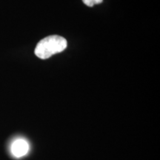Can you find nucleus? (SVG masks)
<instances>
[{"instance_id":"f03ea898","label":"nucleus","mask_w":160,"mask_h":160,"mask_svg":"<svg viewBox=\"0 0 160 160\" xmlns=\"http://www.w3.org/2000/svg\"><path fill=\"white\" fill-rule=\"evenodd\" d=\"M29 150V143L28 142L27 140L22 139V138L14 140L11 146V153L16 158H20L27 155Z\"/></svg>"},{"instance_id":"f257e3e1","label":"nucleus","mask_w":160,"mask_h":160,"mask_svg":"<svg viewBox=\"0 0 160 160\" xmlns=\"http://www.w3.org/2000/svg\"><path fill=\"white\" fill-rule=\"evenodd\" d=\"M68 43L65 38L53 35L44 38L37 44L35 54L42 59H48L56 53L62 52L67 48Z\"/></svg>"},{"instance_id":"7ed1b4c3","label":"nucleus","mask_w":160,"mask_h":160,"mask_svg":"<svg viewBox=\"0 0 160 160\" xmlns=\"http://www.w3.org/2000/svg\"><path fill=\"white\" fill-rule=\"evenodd\" d=\"M82 2L85 5L88 6V7H93L94 5L102 2L103 0H82Z\"/></svg>"}]
</instances>
